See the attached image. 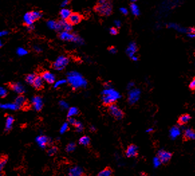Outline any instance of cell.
I'll return each mask as SVG.
<instances>
[{
    "instance_id": "1",
    "label": "cell",
    "mask_w": 195,
    "mask_h": 176,
    "mask_svg": "<svg viewBox=\"0 0 195 176\" xmlns=\"http://www.w3.org/2000/svg\"><path fill=\"white\" fill-rule=\"evenodd\" d=\"M67 81L74 89L85 87L87 84V81L83 77L76 71H71L68 73Z\"/></svg>"
},
{
    "instance_id": "2",
    "label": "cell",
    "mask_w": 195,
    "mask_h": 176,
    "mask_svg": "<svg viewBox=\"0 0 195 176\" xmlns=\"http://www.w3.org/2000/svg\"><path fill=\"white\" fill-rule=\"evenodd\" d=\"M121 97L118 92L111 87L106 88L102 92V101L105 105H111L115 103Z\"/></svg>"
},
{
    "instance_id": "3",
    "label": "cell",
    "mask_w": 195,
    "mask_h": 176,
    "mask_svg": "<svg viewBox=\"0 0 195 176\" xmlns=\"http://www.w3.org/2000/svg\"><path fill=\"white\" fill-rule=\"evenodd\" d=\"M94 10L100 15L110 16L112 12V5L110 2L101 0V1H99L98 4L94 7Z\"/></svg>"
},
{
    "instance_id": "4",
    "label": "cell",
    "mask_w": 195,
    "mask_h": 176,
    "mask_svg": "<svg viewBox=\"0 0 195 176\" xmlns=\"http://www.w3.org/2000/svg\"><path fill=\"white\" fill-rule=\"evenodd\" d=\"M42 16V14L40 12L38 11H33V12H30L26 13L24 16V22L27 26H32L34 21L40 18Z\"/></svg>"
},
{
    "instance_id": "5",
    "label": "cell",
    "mask_w": 195,
    "mask_h": 176,
    "mask_svg": "<svg viewBox=\"0 0 195 176\" xmlns=\"http://www.w3.org/2000/svg\"><path fill=\"white\" fill-rule=\"evenodd\" d=\"M59 37L62 41H65L74 42H76V43H81V42H83L82 40L76 35H74V34H71L68 32H65V31H62L60 33Z\"/></svg>"
},
{
    "instance_id": "6",
    "label": "cell",
    "mask_w": 195,
    "mask_h": 176,
    "mask_svg": "<svg viewBox=\"0 0 195 176\" xmlns=\"http://www.w3.org/2000/svg\"><path fill=\"white\" fill-rule=\"evenodd\" d=\"M69 62V59L64 56H60L53 63V67L58 71L64 69Z\"/></svg>"
},
{
    "instance_id": "7",
    "label": "cell",
    "mask_w": 195,
    "mask_h": 176,
    "mask_svg": "<svg viewBox=\"0 0 195 176\" xmlns=\"http://www.w3.org/2000/svg\"><path fill=\"white\" fill-rule=\"evenodd\" d=\"M172 156V154L170 152L164 151V150H160L158 153L157 157L159 159L161 164L166 165L170 162Z\"/></svg>"
},
{
    "instance_id": "8",
    "label": "cell",
    "mask_w": 195,
    "mask_h": 176,
    "mask_svg": "<svg viewBox=\"0 0 195 176\" xmlns=\"http://www.w3.org/2000/svg\"><path fill=\"white\" fill-rule=\"evenodd\" d=\"M109 111H110L111 115H112L114 118H116L117 120H121L124 116V114H123L122 110L115 104L110 105Z\"/></svg>"
},
{
    "instance_id": "9",
    "label": "cell",
    "mask_w": 195,
    "mask_h": 176,
    "mask_svg": "<svg viewBox=\"0 0 195 176\" xmlns=\"http://www.w3.org/2000/svg\"><path fill=\"white\" fill-rule=\"evenodd\" d=\"M140 95H141V92L139 89L137 88H133L131 89L130 92H129L128 95V101L131 104H134L139 100L140 98Z\"/></svg>"
},
{
    "instance_id": "10",
    "label": "cell",
    "mask_w": 195,
    "mask_h": 176,
    "mask_svg": "<svg viewBox=\"0 0 195 176\" xmlns=\"http://www.w3.org/2000/svg\"><path fill=\"white\" fill-rule=\"evenodd\" d=\"M125 155L129 158L137 157V155H138V148H137L136 144H130L126 149Z\"/></svg>"
},
{
    "instance_id": "11",
    "label": "cell",
    "mask_w": 195,
    "mask_h": 176,
    "mask_svg": "<svg viewBox=\"0 0 195 176\" xmlns=\"http://www.w3.org/2000/svg\"><path fill=\"white\" fill-rule=\"evenodd\" d=\"M32 103L34 109L37 110V111H40L42 108L43 101L42 99L40 96H34L32 99Z\"/></svg>"
},
{
    "instance_id": "12",
    "label": "cell",
    "mask_w": 195,
    "mask_h": 176,
    "mask_svg": "<svg viewBox=\"0 0 195 176\" xmlns=\"http://www.w3.org/2000/svg\"><path fill=\"white\" fill-rule=\"evenodd\" d=\"M82 19V16L80 15L79 14L73 13L71 14L69 18L68 19V22H69L71 25H75L80 23V22H81Z\"/></svg>"
},
{
    "instance_id": "13",
    "label": "cell",
    "mask_w": 195,
    "mask_h": 176,
    "mask_svg": "<svg viewBox=\"0 0 195 176\" xmlns=\"http://www.w3.org/2000/svg\"><path fill=\"white\" fill-rule=\"evenodd\" d=\"M41 77H42L43 80L47 82L48 83L52 84L55 82V76H54L53 73H50V71H44L42 73Z\"/></svg>"
},
{
    "instance_id": "14",
    "label": "cell",
    "mask_w": 195,
    "mask_h": 176,
    "mask_svg": "<svg viewBox=\"0 0 195 176\" xmlns=\"http://www.w3.org/2000/svg\"><path fill=\"white\" fill-rule=\"evenodd\" d=\"M11 90L14 92L18 93L20 95H22L23 93L25 92V88L22 84L20 83H11L10 86Z\"/></svg>"
},
{
    "instance_id": "15",
    "label": "cell",
    "mask_w": 195,
    "mask_h": 176,
    "mask_svg": "<svg viewBox=\"0 0 195 176\" xmlns=\"http://www.w3.org/2000/svg\"><path fill=\"white\" fill-rule=\"evenodd\" d=\"M36 141L38 145L42 148H45L50 143V139L46 136H39L36 138Z\"/></svg>"
},
{
    "instance_id": "16",
    "label": "cell",
    "mask_w": 195,
    "mask_h": 176,
    "mask_svg": "<svg viewBox=\"0 0 195 176\" xmlns=\"http://www.w3.org/2000/svg\"><path fill=\"white\" fill-rule=\"evenodd\" d=\"M44 81L43 80V79L40 75H36L32 85L37 90L42 89L43 86H44Z\"/></svg>"
},
{
    "instance_id": "17",
    "label": "cell",
    "mask_w": 195,
    "mask_h": 176,
    "mask_svg": "<svg viewBox=\"0 0 195 176\" xmlns=\"http://www.w3.org/2000/svg\"><path fill=\"white\" fill-rule=\"evenodd\" d=\"M82 175L83 172L81 167L75 166L70 169L68 176H82Z\"/></svg>"
},
{
    "instance_id": "18",
    "label": "cell",
    "mask_w": 195,
    "mask_h": 176,
    "mask_svg": "<svg viewBox=\"0 0 195 176\" xmlns=\"http://www.w3.org/2000/svg\"><path fill=\"white\" fill-rule=\"evenodd\" d=\"M47 26L50 29H53L57 31H61L62 30L61 25L60 22H55L53 20H49L47 22Z\"/></svg>"
},
{
    "instance_id": "19",
    "label": "cell",
    "mask_w": 195,
    "mask_h": 176,
    "mask_svg": "<svg viewBox=\"0 0 195 176\" xmlns=\"http://www.w3.org/2000/svg\"><path fill=\"white\" fill-rule=\"evenodd\" d=\"M137 48L136 43H135V42H131L127 50H126V53H127L128 56H130V57H131V56H134L135 53L137 52Z\"/></svg>"
},
{
    "instance_id": "20",
    "label": "cell",
    "mask_w": 195,
    "mask_h": 176,
    "mask_svg": "<svg viewBox=\"0 0 195 176\" xmlns=\"http://www.w3.org/2000/svg\"><path fill=\"white\" fill-rule=\"evenodd\" d=\"M113 170L110 167H106L102 171H100L97 176H113Z\"/></svg>"
},
{
    "instance_id": "21",
    "label": "cell",
    "mask_w": 195,
    "mask_h": 176,
    "mask_svg": "<svg viewBox=\"0 0 195 176\" xmlns=\"http://www.w3.org/2000/svg\"><path fill=\"white\" fill-rule=\"evenodd\" d=\"M61 25L62 30H64L65 32H70V31L72 30L73 29V25H71L69 22L67 20H61L59 21Z\"/></svg>"
},
{
    "instance_id": "22",
    "label": "cell",
    "mask_w": 195,
    "mask_h": 176,
    "mask_svg": "<svg viewBox=\"0 0 195 176\" xmlns=\"http://www.w3.org/2000/svg\"><path fill=\"white\" fill-rule=\"evenodd\" d=\"M0 108L2 109H8L11 110H16L20 108L19 106L14 103V104H0Z\"/></svg>"
},
{
    "instance_id": "23",
    "label": "cell",
    "mask_w": 195,
    "mask_h": 176,
    "mask_svg": "<svg viewBox=\"0 0 195 176\" xmlns=\"http://www.w3.org/2000/svg\"><path fill=\"white\" fill-rule=\"evenodd\" d=\"M15 104L20 108H22L26 104V98L24 96L20 95L16 98L15 100Z\"/></svg>"
},
{
    "instance_id": "24",
    "label": "cell",
    "mask_w": 195,
    "mask_h": 176,
    "mask_svg": "<svg viewBox=\"0 0 195 176\" xmlns=\"http://www.w3.org/2000/svg\"><path fill=\"white\" fill-rule=\"evenodd\" d=\"M184 137L186 140H192L195 138V132L193 129H188L184 131Z\"/></svg>"
},
{
    "instance_id": "25",
    "label": "cell",
    "mask_w": 195,
    "mask_h": 176,
    "mask_svg": "<svg viewBox=\"0 0 195 176\" xmlns=\"http://www.w3.org/2000/svg\"><path fill=\"white\" fill-rule=\"evenodd\" d=\"M60 15H61L62 20H68L70 16L71 15V12L70 10L67 9V8H63V9L61 10Z\"/></svg>"
},
{
    "instance_id": "26",
    "label": "cell",
    "mask_w": 195,
    "mask_h": 176,
    "mask_svg": "<svg viewBox=\"0 0 195 176\" xmlns=\"http://www.w3.org/2000/svg\"><path fill=\"white\" fill-rule=\"evenodd\" d=\"M170 137L172 139L177 138L180 135V130L178 127L174 126L170 129Z\"/></svg>"
},
{
    "instance_id": "27",
    "label": "cell",
    "mask_w": 195,
    "mask_h": 176,
    "mask_svg": "<svg viewBox=\"0 0 195 176\" xmlns=\"http://www.w3.org/2000/svg\"><path fill=\"white\" fill-rule=\"evenodd\" d=\"M14 119L12 117V116H9L7 117L6 119V122H5V130L6 131H9L11 129L13 126V123H14Z\"/></svg>"
},
{
    "instance_id": "28",
    "label": "cell",
    "mask_w": 195,
    "mask_h": 176,
    "mask_svg": "<svg viewBox=\"0 0 195 176\" xmlns=\"http://www.w3.org/2000/svg\"><path fill=\"white\" fill-rule=\"evenodd\" d=\"M8 161V157L7 155H3L0 156V172L3 171L5 164L7 163Z\"/></svg>"
},
{
    "instance_id": "29",
    "label": "cell",
    "mask_w": 195,
    "mask_h": 176,
    "mask_svg": "<svg viewBox=\"0 0 195 176\" xmlns=\"http://www.w3.org/2000/svg\"><path fill=\"white\" fill-rule=\"evenodd\" d=\"M90 142L91 139L87 136H83L79 141V144L83 146H88L90 144Z\"/></svg>"
},
{
    "instance_id": "30",
    "label": "cell",
    "mask_w": 195,
    "mask_h": 176,
    "mask_svg": "<svg viewBox=\"0 0 195 176\" xmlns=\"http://www.w3.org/2000/svg\"><path fill=\"white\" fill-rule=\"evenodd\" d=\"M190 116L188 114H184L182 115L178 119V123L180 124H184L188 123L190 120Z\"/></svg>"
},
{
    "instance_id": "31",
    "label": "cell",
    "mask_w": 195,
    "mask_h": 176,
    "mask_svg": "<svg viewBox=\"0 0 195 176\" xmlns=\"http://www.w3.org/2000/svg\"><path fill=\"white\" fill-rule=\"evenodd\" d=\"M130 9L131 12H132V14L134 16H137L140 15V10L138 8V6H137L136 4L132 3V4L130 5Z\"/></svg>"
},
{
    "instance_id": "32",
    "label": "cell",
    "mask_w": 195,
    "mask_h": 176,
    "mask_svg": "<svg viewBox=\"0 0 195 176\" xmlns=\"http://www.w3.org/2000/svg\"><path fill=\"white\" fill-rule=\"evenodd\" d=\"M79 114V110L76 108L75 107H72L68 110V117L70 118V117H73L74 116L77 115Z\"/></svg>"
},
{
    "instance_id": "33",
    "label": "cell",
    "mask_w": 195,
    "mask_h": 176,
    "mask_svg": "<svg viewBox=\"0 0 195 176\" xmlns=\"http://www.w3.org/2000/svg\"><path fill=\"white\" fill-rule=\"evenodd\" d=\"M36 75L35 73H30V74H28L26 77V81L29 84H32L34 81V79L36 78Z\"/></svg>"
},
{
    "instance_id": "34",
    "label": "cell",
    "mask_w": 195,
    "mask_h": 176,
    "mask_svg": "<svg viewBox=\"0 0 195 176\" xmlns=\"http://www.w3.org/2000/svg\"><path fill=\"white\" fill-rule=\"evenodd\" d=\"M76 148V144L74 143H70L68 144L66 147V151L67 152L70 153V152H73L74 149Z\"/></svg>"
},
{
    "instance_id": "35",
    "label": "cell",
    "mask_w": 195,
    "mask_h": 176,
    "mask_svg": "<svg viewBox=\"0 0 195 176\" xmlns=\"http://www.w3.org/2000/svg\"><path fill=\"white\" fill-rule=\"evenodd\" d=\"M57 151H58V148H57L56 147H51L48 150L47 153L50 156H52L55 155Z\"/></svg>"
},
{
    "instance_id": "36",
    "label": "cell",
    "mask_w": 195,
    "mask_h": 176,
    "mask_svg": "<svg viewBox=\"0 0 195 176\" xmlns=\"http://www.w3.org/2000/svg\"><path fill=\"white\" fill-rule=\"evenodd\" d=\"M76 128V130L77 132H82L83 130V126L82 123L81 122H79V121H76L75 124L74 125Z\"/></svg>"
},
{
    "instance_id": "37",
    "label": "cell",
    "mask_w": 195,
    "mask_h": 176,
    "mask_svg": "<svg viewBox=\"0 0 195 176\" xmlns=\"http://www.w3.org/2000/svg\"><path fill=\"white\" fill-rule=\"evenodd\" d=\"M28 53V51L26 50L24 48H18L17 50V54L19 56H24Z\"/></svg>"
},
{
    "instance_id": "38",
    "label": "cell",
    "mask_w": 195,
    "mask_h": 176,
    "mask_svg": "<svg viewBox=\"0 0 195 176\" xmlns=\"http://www.w3.org/2000/svg\"><path fill=\"white\" fill-rule=\"evenodd\" d=\"M66 82H67V81L64 80V79H61V80H58V81H56L55 83H54V87L55 88H57V87H58L61 86H62V85L64 84Z\"/></svg>"
},
{
    "instance_id": "39",
    "label": "cell",
    "mask_w": 195,
    "mask_h": 176,
    "mask_svg": "<svg viewBox=\"0 0 195 176\" xmlns=\"http://www.w3.org/2000/svg\"><path fill=\"white\" fill-rule=\"evenodd\" d=\"M68 129V123H65L62 124V126L61 128V130H60V132L61 133V134H63V133H64Z\"/></svg>"
},
{
    "instance_id": "40",
    "label": "cell",
    "mask_w": 195,
    "mask_h": 176,
    "mask_svg": "<svg viewBox=\"0 0 195 176\" xmlns=\"http://www.w3.org/2000/svg\"><path fill=\"white\" fill-rule=\"evenodd\" d=\"M7 93H8V91L6 89H5V88L2 87H0V97L2 98L5 97V96H7Z\"/></svg>"
},
{
    "instance_id": "41",
    "label": "cell",
    "mask_w": 195,
    "mask_h": 176,
    "mask_svg": "<svg viewBox=\"0 0 195 176\" xmlns=\"http://www.w3.org/2000/svg\"><path fill=\"white\" fill-rule=\"evenodd\" d=\"M59 104L62 108H64V109H67L68 108V105L67 103V102H64V101H61L59 102Z\"/></svg>"
},
{
    "instance_id": "42",
    "label": "cell",
    "mask_w": 195,
    "mask_h": 176,
    "mask_svg": "<svg viewBox=\"0 0 195 176\" xmlns=\"http://www.w3.org/2000/svg\"><path fill=\"white\" fill-rule=\"evenodd\" d=\"M154 166L156 167H158L160 165H161V163H160L159 159L157 157H155L154 159Z\"/></svg>"
},
{
    "instance_id": "43",
    "label": "cell",
    "mask_w": 195,
    "mask_h": 176,
    "mask_svg": "<svg viewBox=\"0 0 195 176\" xmlns=\"http://www.w3.org/2000/svg\"><path fill=\"white\" fill-rule=\"evenodd\" d=\"M77 120H76L75 119H74L73 117H70V118H68V123H69L70 124H72V125H74V124H75L76 123V122Z\"/></svg>"
},
{
    "instance_id": "44",
    "label": "cell",
    "mask_w": 195,
    "mask_h": 176,
    "mask_svg": "<svg viewBox=\"0 0 195 176\" xmlns=\"http://www.w3.org/2000/svg\"><path fill=\"white\" fill-rule=\"evenodd\" d=\"M110 32L111 34L112 35H116L117 33H118V31L116 29V28H111L110 30Z\"/></svg>"
},
{
    "instance_id": "45",
    "label": "cell",
    "mask_w": 195,
    "mask_h": 176,
    "mask_svg": "<svg viewBox=\"0 0 195 176\" xmlns=\"http://www.w3.org/2000/svg\"><path fill=\"white\" fill-rule=\"evenodd\" d=\"M189 87H190L192 90H194L195 89V79H193V80L190 82V84H189Z\"/></svg>"
},
{
    "instance_id": "46",
    "label": "cell",
    "mask_w": 195,
    "mask_h": 176,
    "mask_svg": "<svg viewBox=\"0 0 195 176\" xmlns=\"http://www.w3.org/2000/svg\"><path fill=\"white\" fill-rule=\"evenodd\" d=\"M119 10H120V12H121L123 14H124V15H127V14H128V11L125 8H121L119 9Z\"/></svg>"
},
{
    "instance_id": "47",
    "label": "cell",
    "mask_w": 195,
    "mask_h": 176,
    "mask_svg": "<svg viewBox=\"0 0 195 176\" xmlns=\"http://www.w3.org/2000/svg\"><path fill=\"white\" fill-rule=\"evenodd\" d=\"M109 50H110V52L111 54H116L117 53V49L115 47H110V49H109Z\"/></svg>"
},
{
    "instance_id": "48",
    "label": "cell",
    "mask_w": 195,
    "mask_h": 176,
    "mask_svg": "<svg viewBox=\"0 0 195 176\" xmlns=\"http://www.w3.org/2000/svg\"><path fill=\"white\" fill-rule=\"evenodd\" d=\"M8 34V32L6 30H2V31H0V37L1 36H4L5 35H7Z\"/></svg>"
},
{
    "instance_id": "49",
    "label": "cell",
    "mask_w": 195,
    "mask_h": 176,
    "mask_svg": "<svg viewBox=\"0 0 195 176\" xmlns=\"http://www.w3.org/2000/svg\"><path fill=\"white\" fill-rule=\"evenodd\" d=\"M68 4H69V1L68 0H65V1H63L61 4V6L62 7H65L66 5H67Z\"/></svg>"
},
{
    "instance_id": "50",
    "label": "cell",
    "mask_w": 195,
    "mask_h": 176,
    "mask_svg": "<svg viewBox=\"0 0 195 176\" xmlns=\"http://www.w3.org/2000/svg\"><path fill=\"white\" fill-rule=\"evenodd\" d=\"M115 24H116V27L117 28H119V27H121V22H120L119 20H116L115 21Z\"/></svg>"
},
{
    "instance_id": "51",
    "label": "cell",
    "mask_w": 195,
    "mask_h": 176,
    "mask_svg": "<svg viewBox=\"0 0 195 176\" xmlns=\"http://www.w3.org/2000/svg\"><path fill=\"white\" fill-rule=\"evenodd\" d=\"M34 50H35L36 51V52H38L39 53V52H41V51H42V49H41L40 47H39L35 46V47H34Z\"/></svg>"
},
{
    "instance_id": "52",
    "label": "cell",
    "mask_w": 195,
    "mask_h": 176,
    "mask_svg": "<svg viewBox=\"0 0 195 176\" xmlns=\"http://www.w3.org/2000/svg\"><path fill=\"white\" fill-rule=\"evenodd\" d=\"M134 86V82H130V83H128V88H131V87H133Z\"/></svg>"
},
{
    "instance_id": "53",
    "label": "cell",
    "mask_w": 195,
    "mask_h": 176,
    "mask_svg": "<svg viewBox=\"0 0 195 176\" xmlns=\"http://www.w3.org/2000/svg\"><path fill=\"white\" fill-rule=\"evenodd\" d=\"M90 130H91V131H92V132H94V131H95V130H96V128L94 127V126H91L90 127Z\"/></svg>"
},
{
    "instance_id": "54",
    "label": "cell",
    "mask_w": 195,
    "mask_h": 176,
    "mask_svg": "<svg viewBox=\"0 0 195 176\" xmlns=\"http://www.w3.org/2000/svg\"><path fill=\"white\" fill-rule=\"evenodd\" d=\"M131 59H132V60L134 61H137V57L136 56H135V55L133 56H131Z\"/></svg>"
},
{
    "instance_id": "55",
    "label": "cell",
    "mask_w": 195,
    "mask_h": 176,
    "mask_svg": "<svg viewBox=\"0 0 195 176\" xmlns=\"http://www.w3.org/2000/svg\"><path fill=\"white\" fill-rule=\"evenodd\" d=\"M188 36L190 38H194V34H188Z\"/></svg>"
},
{
    "instance_id": "56",
    "label": "cell",
    "mask_w": 195,
    "mask_h": 176,
    "mask_svg": "<svg viewBox=\"0 0 195 176\" xmlns=\"http://www.w3.org/2000/svg\"><path fill=\"white\" fill-rule=\"evenodd\" d=\"M28 29L29 30H33V29H34V26H33V25H32V26H28Z\"/></svg>"
},
{
    "instance_id": "57",
    "label": "cell",
    "mask_w": 195,
    "mask_h": 176,
    "mask_svg": "<svg viewBox=\"0 0 195 176\" xmlns=\"http://www.w3.org/2000/svg\"><path fill=\"white\" fill-rule=\"evenodd\" d=\"M152 131H153V129H148L147 130H146V132H152Z\"/></svg>"
},
{
    "instance_id": "58",
    "label": "cell",
    "mask_w": 195,
    "mask_h": 176,
    "mask_svg": "<svg viewBox=\"0 0 195 176\" xmlns=\"http://www.w3.org/2000/svg\"><path fill=\"white\" fill-rule=\"evenodd\" d=\"M0 176H5L4 171H1V172H0Z\"/></svg>"
},
{
    "instance_id": "59",
    "label": "cell",
    "mask_w": 195,
    "mask_h": 176,
    "mask_svg": "<svg viewBox=\"0 0 195 176\" xmlns=\"http://www.w3.org/2000/svg\"><path fill=\"white\" fill-rule=\"evenodd\" d=\"M2 46V42L1 40H0V47H1Z\"/></svg>"
},
{
    "instance_id": "60",
    "label": "cell",
    "mask_w": 195,
    "mask_h": 176,
    "mask_svg": "<svg viewBox=\"0 0 195 176\" xmlns=\"http://www.w3.org/2000/svg\"><path fill=\"white\" fill-rule=\"evenodd\" d=\"M82 176H88V175H82Z\"/></svg>"
}]
</instances>
